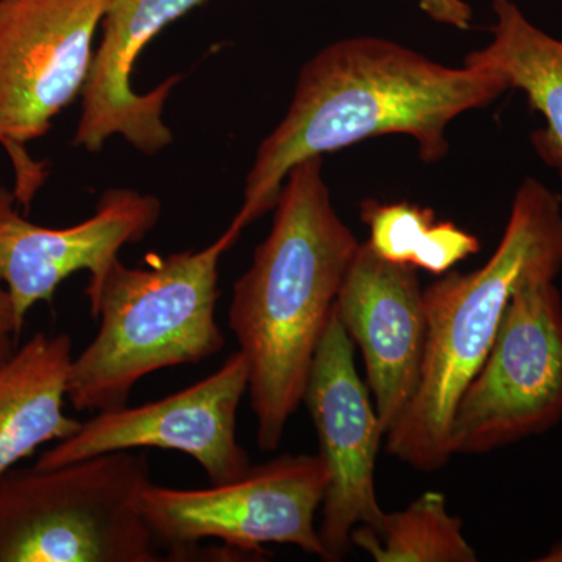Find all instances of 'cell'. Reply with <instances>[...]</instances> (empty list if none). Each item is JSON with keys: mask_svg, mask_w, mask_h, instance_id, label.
Here are the masks:
<instances>
[{"mask_svg": "<svg viewBox=\"0 0 562 562\" xmlns=\"http://www.w3.org/2000/svg\"><path fill=\"white\" fill-rule=\"evenodd\" d=\"M350 542L376 562H475V549L442 492L427 491L403 512L384 514L376 528L360 525Z\"/></svg>", "mask_w": 562, "mask_h": 562, "instance_id": "e0dca14e", "label": "cell"}, {"mask_svg": "<svg viewBox=\"0 0 562 562\" xmlns=\"http://www.w3.org/2000/svg\"><path fill=\"white\" fill-rule=\"evenodd\" d=\"M244 227L233 217L205 249L147 260V268H127L120 258L111 265L87 295L99 330L70 364L66 398L76 412L128 405L144 376L198 364L224 349L216 321L220 261Z\"/></svg>", "mask_w": 562, "mask_h": 562, "instance_id": "277c9868", "label": "cell"}, {"mask_svg": "<svg viewBox=\"0 0 562 562\" xmlns=\"http://www.w3.org/2000/svg\"><path fill=\"white\" fill-rule=\"evenodd\" d=\"M327 483L319 454H283L203 490L150 483L140 512L166 561L205 539L261 553L266 543H290L324 560L316 513Z\"/></svg>", "mask_w": 562, "mask_h": 562, "instance_id": "ba28073f", "label": "cell"}, {"mask_svg": "<svg viewBox=\"0 0 562 562\" xmlns=\"http://www.w3.org/2000/svg\"><path fill=\"white\" fill-rule=\"evenodd\" d=\"M361 243L331 203L322 157L295 165L268 238L233 284L228 327L249 366L262 452L280 446L305 395L314 355Z\"/></svg>", "mask_w": 562, "mask_h": 562, "instance_id": "7a4b0ae2", "label": "cell"}, {"mask_svg": "<svg viewBox=\"0 0 562 562\" xmlns=\"http://www.w3.org/2000/svg\"><path fill=\"white\" fill-rule=\"evenodd\" d=\"M361 221L369 227V246L383 260L424 269L432 276L449 272L479 254V238L453 222L436 221L435 211L416 203H361Z\"/></svg>", "mask_w": 562, "mask_h": 562, "instance_id": "2e32d148", "label": "cell"}, {"mask_svg": "<svg viewBox=\"0 0 562 562\" xmlns=\"http://www.w3.org/2000/svg\"><path fill=\"white\" fill-rule=\"evenodd\" d=\"M541 561L562 562V543H558V546H554L552 552L546 554V557H543Z\"/></svg>", "mask_w": 562, "mask_h": 562, "instance_id": "ffe728a7", "label": "cell"}, {"mask_svg": "<svg viewBox=\"0 0 562 562\" xmlns=\"http://www.w3.org/2000/svg\"><path fill=\"white\" fill-rule=\"evenodd\" d=\"M335 310L360 347L386 436L412 402L424 361L427 316L417 269L383 260L361 243Z\"/></svg>", "mask_w": 562, "mask_h": 562, "instance_id": "7c38bea8", "label": "cell"}, {"mask_svg": "<svg viewBox=\"0 0 562 562\" xmlns=\"http://www.w3.org/2000/svg\"><path fill=\"white\" fill-rule=\"evenodd\" d=\"M161 217V202L139 191L103 192L94 214L68 228L41 227L18 211L14 192L0 187V283L9 291L18 327L40 302L54 301L72 273L90 272L85 295L98 290L121 249L146 238Z\"/></svg>", "mask_w": 562, "mask_h": 562, "instance_id": "8fae6325", "label": "cell"}, {"mask_svg": "<svg viewBox=\"0 0 562 562\" xmlns=\"http://www.w3.org/2000/svg\"><path fill=\"white\" fill-rule=\"evenodd\" d=\"M146 453L122 450L0 480V562H166L140 495Z\"/></svg>", "mask_w": 562, "mask_h": 562, "instance_id": "5b68a950", "label": "cell"}, {"mask_svg": "<svg viewBox=\"0 0 562 562\" xmlns=\"http://www.w3.org/2000/svg\"><path fill=\"white\" fill-rule=\"evenodd\" d=\"M247 390L249 366L238 350L206 379L161 401L98 412L69 438L44 450L33 468H60L122 450L162 449L191 457L211 484L233 482L250 469L236 436Z\"/></svg>", "mask_w": 562, "mask_h": 562, "instance_id": "9c48e42d", "label": "cell"}, {"mask_svg": "<svg viewBox=\"0 0 562 562\" xmlns=\"http://www.w3.org/2000/svg\"><path fill=\"white\" fill-rule=\"evenodd\" d=\"M0 144H2V146H3V138H2V135H0Z\"/></svg>", "mask_w": 562, "mask_h": 562, "instance_id": "44dd1931", "label": "cell"}, {"mask_svg": "<svg viewBox=\"0 0 562 562\" xmlns=\"http://www.w3.org/2000/svg\"><path fill=\"white\" fill-rule=\"evenodd\" d=\"M562 420V299L554 280L514 292L479 372L454 406L449 449L483 454Z\"/></svg>", "mask_w": 562, "mask_h": 562, "instance_id": "52a82bcc", "label": "cell"}, {"mask_svg": "<svg viewBox=\"0 0 562 562\" xmlns=\"http://www.w3.org/2000/svg\"><path fill=\"white\" fill-rule=\"evenodd\" d=\"M209 0H109L102 20V41L81 92V116L72 144L90 154L106 139L124 136L133 147L155 155L172 144L162 111L180 76L169 77L157 90L133 91V66L140 50L168 25Z\"/></svg>", "mask_w": 562, "mask_h": 562, "instance_id": "4fadbf2b", "label": "cell"}, {"mask_svg": "<svg viewBox=\"0 0 562 562\" xmlns=\"http://www.w3.org/2000/svg\"><path fill=\"white\" fill-rule=\"evenodd\" d=\"M109 0H0V135L14 171L18 205L31 209L47 165L25 143L83 92L92 43Z\"/></svg>", "mask_w": 562, "mask_h": 562, "instance_id": "8992f818", "label": "cell"}, {"mask_svg": "<svg viewBox=\"0 0 562 562\" xmlns=\"http://www.w3.org/2000/svg\"><path fill=\"white\" fill-rule=\"evenodd\" d=\"M303 402L316 427L319 457L328 473L317 528L324 561H341L355 528L380 527L386 513L375 490L384 430L358 375L355 344L336 310L314 355Z\"/></svg>", "mask_w": 562, "mask_h": 562, "instance_id": "30bf717a", "label": "cell"}, {"mask_svg": "<svg viewBox=\"0 0 562 562\" xmlns=\"http://www.w3.org/2000/svg\"><path fill=\"white\" fill-rule=\"evenodd\" d=\"M72 339L40 331L0 362V480L44 443L79 430L65 413Z\"/></svg>", "mask_w": 562, "mask_h": 562, "instance_id": "5bb4252c", "label": "cell"}, {"mask_svg": "<svg viewBox=\"0 0 562 562\" xmlns=\"http://www.w3.org/2000/svg\"><path fill=\"white\" fill-rule=\"evenodd\" d=\"M495 22L490 46L471 52L464 65L491 70L508 90H520L546 128L531 135L539 157L562 177V41L535 27L512 0H492Z\"/></svg>", "mask_w": 562, "mask_h": 562, "instance_id": "9a60e30c", "label": "cell"}, {"mask_svg": "<svg viewBox=\"0 0 562 562\" xmlns=\"http://www.w3.org/2000/svg\"><path fill=\"white\" fill-rule=\"evenodd\" d=\"M420 9L442 24L457 29H468L472 21V10L464 0H417Z\"/></svg>", "mask_w": 562, "mask_h": 562, "instance_id": "ac0fdd59", "label": "cell"}, {"mask_svg": "<svg viewBox=\"0 0 562 562\" xmlns=\"http://www.w3.org/2000/svg\"><path fill=\"white\" fill-rule=\"evenodd\" d=\"M20 338L21 330L18 327L13 302L7 288L0 283V362L16 351Z\"/></svg>", "mask_w": 562, "mask_h": 562, "instance_id": "d6986e66", "label": "cell"}, {"mask_svg": "<svg viewBox=\"0 0 562 562\" xmlns=\"http://www.w3.org/2000/svg\"><path fill=\"white\" fill-rule=\"evenodd\" d=\"M561 269V198L541 181L525 179L490 261L475 272H446L424 291L427 341L420 379L384 436L391 457L420 472L449 462L454 406L490 353L514 292L530 281L554 280Z\"/></svg>", "mask_w": 562, "mask_h": 562, "instance_id": "3957f363", "label": "cell"}, {"mask_svg": "<svg viewBox=\"0 0 562 562\" xmlns=\"http://www.w3.org/2000/svg\"><path fill=\"white\" fill-rule=\"evenodd\" d=\"M506 91L491 70L449 68L394 41H335L303 65L290 110L258 147L235 217L249 225L276 209L299 162L373 136H412L422 160L439 161L450 122Z\"/></svg>", "mask_w": 562, "mask_h": 562, "instance_id": "6da1fadb", "label": "cell"}]
</instances>
